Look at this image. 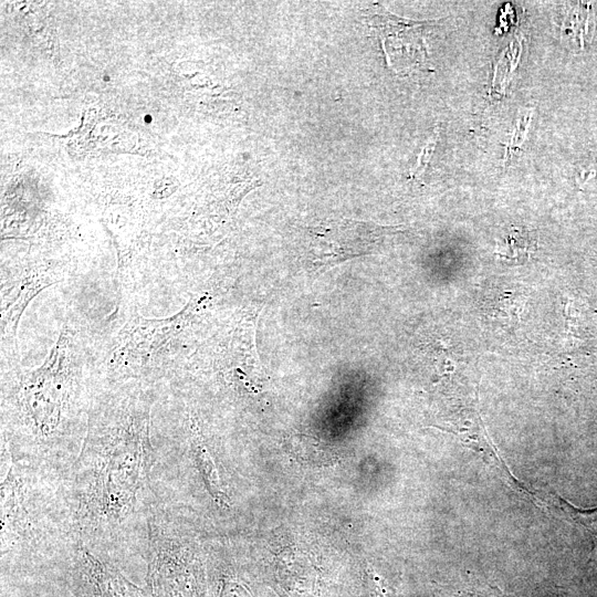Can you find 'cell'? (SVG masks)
I'll use <instances>...</instances> for the list:
<instances>
[{"mask_svg":"<svg viewBox=\"0 0 597 597\" xmlns=\"http://www.w3.org/2000/svg\"><path fill=\"white\" fill-rule=\"evenodd\" d=\"M371 234L368 223L353 220H333L313 230V262L318 266H332L344 260L359 256L369 250Z\"/></svg>","mask_w":597,"mask_h":597,"instance_id":"obj_1","label":"cell"},{"mask_svg":"<svg viewBox=\"0 0 597 597\" xmlns=\"http://www.w3.org/2000/svg\"><path fill=\"white\" fill-rule=\"evenodd\" d=\"M193 451L203 479L209 486L210 493L217 499H220L223 496V492L218 471L210 453L199 439H195L193 441Z\"/></svg>","mask_w":597,"mask_h":597,"instance_id":"obj_2","label":"cell"},{"mask_svg":"<svg viewBox=\"0 0 597 597\" xmlns=\"http://www.w3.org/2000/svg\"><path fill=\"white\" fill-rule=\"evenodd\" d=\"M558 498L559 507L574 521V523L584 527L591 536L595 547L597 548V507L590 510H582L572 505L562 496Z\"/></svg>","mask_w":597,"mask_h":597,"instance_id":"obj_3","label":"cell"}]
</instances>
